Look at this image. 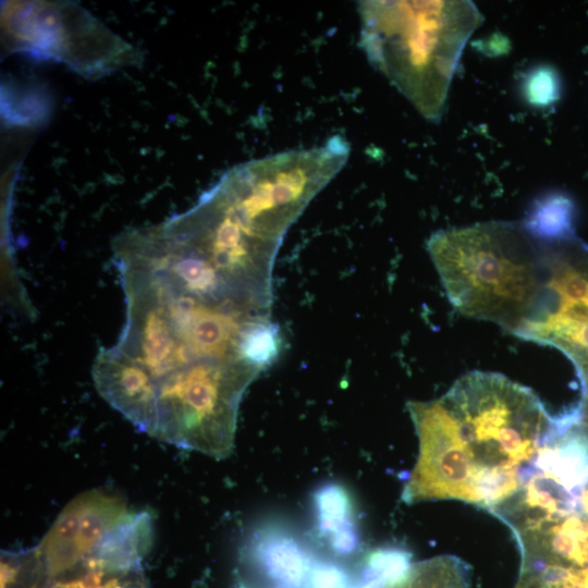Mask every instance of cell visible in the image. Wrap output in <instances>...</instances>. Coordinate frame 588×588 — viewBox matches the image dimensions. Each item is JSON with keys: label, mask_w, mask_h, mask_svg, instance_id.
<instances>
[{"label": "cell", "mask_w": 588, "mask_h": 588, "mask_svg": "<svg viewBox=\"0 0 588 588\" xmlns=\"http://www.w3.org/2000/svg\"><path fill=\"white\" fill-rule=\"evenodd\" d=\"M152 519L90 493L60 514L36 547L5 553L2 572L26 588H149L142 561Z\"/></svg>", "instance_id": "obj_2"}, {"label": "cell", "mask_w": 588, "mask_h": 588, "mask_svg": "<svg viewBox=\"0 0 588 588\" xmlns=\"http://www.w3.org/2000/svg\"><path fill=\"white\" fill-rule=\"evenodd\" d=\"M568 200L556 196L539 201L522 224L526 231L538 239L560 240L572 237V212Z\"/></svg>", "instance_id": "obj_10"}, {"label": "cell", "mask_w": 588, "mask_h": 588, "mask_svg": "<svg viewBox=\"0 0 588 588\" xmlns=\"http://www.w3.org/2000/svg\"><path fill=\"white\" fill-rule=\"evenodd\" d=\"M12 51L53 58L83 75H102L127 63L131 47L77 5L14 3L4 12Z\"/></svg>", "instance_id": "obj_6"}, {"label": "cell", "mask_w": 588, "mask_h": 588, "mask_svg": "<svg viewBox=\"0 0 588 588\" xmlns=\"http://www.w3.org/2000/svg\"><path fill=\"white\" fill-rule=\"evenodd\" d=\"M370 63L427 120L443 118L463 49L484 18L468 0L360 2Z\"/></svg>", "instance_id": "obj_3"}, {"label": "cell", "mask_w": 588, "mask_h": 588, "mask_svg": "<svg viewBox=\"0 0 588 588\" xmlns=\"http://www.w3.org/2000/svg\"><path fill=\"white\" fill-rule=\"evenodd\" d=\"M315 558L285 525L264 523L242 550L241 588H305Z\"/></svg>", "instance_id": "obj_7"}, {"label": "cell", "mask_w": 588, "mask_h": 588, "mask_svg": "<svg viewBox=\"0 0 588 588\" xmlns=\"http://www.w3.org/2000/svg\"><path fill=\"white\" fill-rule=\"evenodd\" d=\"M267 588H274V587H267Z\"/></svg>", "instance_id": "obj_14"}, {"label": "cell", "mask_w": 588, "mask_h": 588, "mask_svg": "<svg viewBox=\"0 0 588 588\" xmlns=\"http://www.w3.org/2000/svg\"><path fill=\"white\" fill-rule=\"evenodd\" d=\"M493 516L518 544L514 588H588V458L538 471Z\"/></svg>", "instance_id": "obj_5"}, {"label": "cell", "mask_w": 588, "mask_h": 588, "mask_svg": "<svg viewBox=\"0 0 588 588\" xmlns=\"http://www.w3.org/2000/svg\"><path fill=\"white\" fill-rule=\"evenodd\" d=\"M427 249L449 301L464 316L514 335L541 299L544 241L523 225L496 222L439 231Z\"/></svg>", "instance_id": "obj_4"}, {"label": "cell", "mask_w": 588, "mask_h": 588, "mask_svg": "<svg viewBox=\"0 0 588 588\" xmlns=\"http://www.w3.org/2000/svg\"><path fill=\"white\" fill-rule=\"evenodd\" d=\"M525 96L535 106H548L558 100L559 82L556 73L549 68H538L525 82Z\"/></svg>", "instance_id": "obj_12"}, {"label": "cell", "mask_w": 588, "mask_h": 588, "mask_svg": "<svg viewBox=\"0 0 588 588\" xmlns=\"http://www.w3.org/2000/svg\"><path fill=\"white\" fill-rule=\"evenodd\" d=\"M408 410L420 450L402 500H457L489 513L530 480L566 419L551 416L530 388L489 372L465 374Z\"/></svg>", "instance_id": "obj_1"}, {"label": "cell", "mask_w": 588, "mask_h": 588, "mask_svg": "<svg viewBox=\"0 0 588 588\" xmlns=\"http://www.w3.org/2000/svg\"><path fill=\"white\" fill-rule=\"evenodd\" d=\"M386 588H472L470 567L456 556H438L412 563Z\"/></svg>", "instance_id": "obj_8"}, {"label": "cell", "mask_w": 588, "mask_h": 588, "mask_svg": "<svg viewBox=\"0 0 588 588\" xmlns=\"http://www.w3.org/2000/svg\"><path fill=\"white\" fill-rule=\"evenodd\" d=\"M330 549L337 556L348 557L355 553L361 545V534L358 523L348 526V528L335 534L328 539Z\"/></svg>", "instance_id": "obj_13"}, {"label": "cell", "mask_w": 588, "mask_h": 588, "mask_svg": "<svg viewBox=\"0 0 588 588\" xmlns=\"http://www.w3.org/2000/svg\"><path fill=\"white\" fill-rule=\"evenodd\" d=\"M355 575L339 563L315 558L305 588H354Z\"/></svg>", "instance_id": "obj_11"}, {"label": "cell", "mask_w": 588, "mask_h": 588, "mask_svg": "<svg viewBox=\"0 0 588 588\" xmlns=\"http://www.w3.org/2000/svg\"><path fill=\"white\" fill-rule=\"evenodd\" d=\"M315 528L324 538L357 523L353 501L348 490L338 483L329 482L318 487L313 494Z\"/></svg>", "instance_id": "obj_9"}]
</instances>
